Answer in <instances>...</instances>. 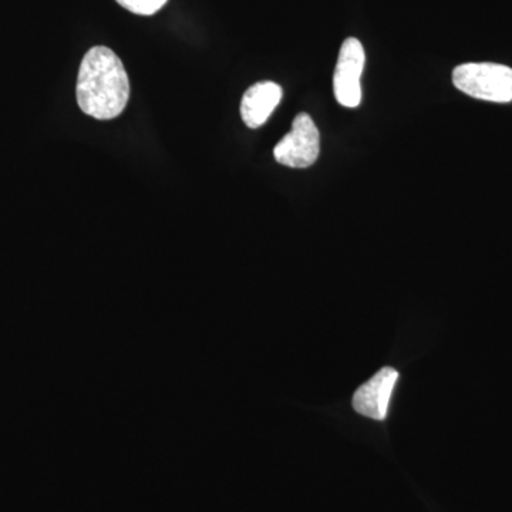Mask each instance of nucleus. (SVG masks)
<instances>
[{"label": "nucleus", "instance_id": "1", "mask_svg": "<svg viewBox=\"0 0 512 512\" xmlns=\"http://www.w3.org/2000/svg\"><path fill=\"white\" fill-rule=\"evenodd\" d=\"M77 103L87 116L113 120L126 109L130 82L119 56L106 46L90 49L80 64Z\"/></svg>", "mask_w": 512, "mask_h": 512}, {"label": "nucleus", "instance_id": "2", "mask_svg": "<svg viewBox=\"0 0 512 512\" xmlns=\"http://www.w3.org/2000/svg\"><path fill=\"white\" fill-rule=\"evenodd\" d=\"M453 83L460 92L491 103H511L512 69L497 63H466L454 69Z\"/></svg>", "mask_w": 512, "mask_h": 512}, {"label": "nucleus", "instance_id": "3", "mask_svg": "<svg viewBox=\"0 0 512 512\" xmlns=\"http://www.w3.org/2000/svg\"><path fill=\"white\" fill-rule=\"evenodd\" d=\"M319 153V130L306 113L295 117L291 133L286 134L274 148L275 160L291 168L311 167L318 160Z\"/></svg>", "mask_w": 512, "mask_h": 512}, {"label": "nucleus", "instance_id": "4", "mask_svg": "<svg viewBox=\"0 0 512 512\" xmlns=\"http://www.w3.org/2000/svg\"><path fill=\"white\" fill-rule=\"evenodd\" d=\"M366 55L362 43L356 37H349L340 47L338 63L333 74V90L336 100L343 107L355 109L362 101V79Z\"/></svg>", "mask_w": 512, "mask_h": 512}, {"label": "nucleus", "instance_id": "5", "mask_svg": "<svg viewBox=\"0 0 512 512\" xmlns=\"http://www.w3.org/2000/svg\"><path fill=\"white\" fill-rule=\"evenodd\" d=\"M397 380H399L397 370L393 367H383L353 394V409L369 419L379 421L386 419Z\"/></svg>", "mask_w": 512, "mask_h": 512}, {"label": "nucleus", "instance_id": "6", "mask_svg": "<svg viewBox=\"0 0 512 512\" xmlns=\"http://www.w3.org/2000/svg\"><path fill=\"white\" fill-rule=\"evenodd\" d=\"M282 87L274 82L256 83L242 97L241 116L249 128L264 126L281 103Z\"/></svg>", "mask_w": 512, "mask_h": 512}, {"label": "nucleus", "instance_id": "7", "mask_svg": "<svg viewBox=\"0 0 512 512\" xmlns=\"http://www.w3.org/2000/svg\"><path fill=\"white\" fill-rule=\"evenodd\" d=\"M124 9L140 16H151L163 9L168 0H116Z\"/></svg>", "mask_w": 512, "mask_h": 512}]
</instances>
